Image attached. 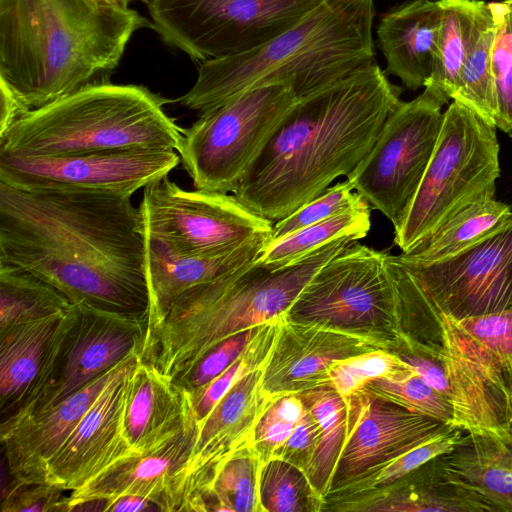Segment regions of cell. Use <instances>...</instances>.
<instances>
[{
    "label": "cell",
    "instance_id": "6da1fadb",
    "mask_svg": "<svg viewBox=\"0 0 512 512\" xmlns=\"http://www.w3.org/2000/svg\"><path fill=\"white\" fill-rule=\"evenodd\" d=\"M131 197L0 182V266L35 275L72 304L147 318L144 238Z\"/></svg>",
    "mask_w": 512,
    "mask_h": 512
},
{
    "label": "cell",
    "instance_id": "7a4b0ae2",
    "mask_svg": "<svg viewBox=\"0 0 512 512\" xmlns=\"http://www.w3.org/2000/svg\"><path fill=\"white\" fill-rule=\"evenodd\" d=\"M375 62L299 97L232 195L274 223L347 176L402 102Z\"/></svg>",
    "mask_w": 512,
    "mask_h": 512
},
{
    "label": "cell",
    "instance_id": "3957f363",
    "mask_svg": "<svg viewBox=\"0 0 512 512\" xmlns=\"http://www.w3.org/2000/svg\"><path fill=\"white\" fill-rule=\"evenodd\" d=\"M148 20L111 0H0V79L30 110L106 82Z\"/></svg>",
    "mask_w": 512,
    "mask_h": 512
},
{
    "label": "cell",
    "instance_id": "277c9868",
    "mask_svg": "<svg viewBox=\"0 0 512 512\" xmlns=\"http://www.w3.org/2000/svg\"><path fill=\"white\" fill-rule=\"evenodd\" d=\"M374 0H321L295 25L240 54L202 62L177 101L200 113L257 87L279 84L299 98L375 62Z\"/></svg>",
    "mask_w": 512,
    "mask_h": 512
},
{
    "label": "cell",
    "instance_id": "5b68a950",
    "mask_svg": "<svg viewBox=\"0 0 512 512\" xmlns=\"http://www.w3.org/2000/svg\"><path fill=\"white\" fill-rule=\"evenodd\" d=\"M350 243L338 240L281 267L258 258L189 289L146 332L140 358L175 382L226 338L283 318L315 273Z\"/></svg>",
    "mask_w": 512,
    "mask_h": 512
},
{
    "label": "cell",
    "instance_id": "8992f818",
    "mask_svg": "<svg viewBox=\"0 0 512 512\" xmlns=\"http://www.w3.org/2000/svg\"><path fill=\"white\" fill-rule=\"evenodd\" d=\"M147 87L108 81L28 111L0 136V152L59 157L126 149L177 150L183 128Z\"/></svg>",
    "mask_w": 512,
    "mask_h": 512
},
{
    "label": "cell",
    "instance_id": "52a82bcc",
    "mask_svg": "<svg viewBox=\"0 0 512 512\" xmlns=\"http://www.w3.org/2000/svg\"><path fill=\"white\" fill-rule=\"evenodd\" d=\"M495 126L454 100L402 228L394 243L413 248L468 204L494 196L500 175Z\"/></svg>",
    "mask_w": 512,
    "mask_h": 512
},
{
    "label": "cell",
    "instance_id": "ba28073f",
    "mask_svg": "<svg viewBox=\"0 0 512 512\" xmlns=\"http://www.w3.org/2000/svg\"><path fill=\"white\" fill-rule=\"evenodd\" d=\"M387 256L356 241L350 243L315 273L284 317L396 349L405 334Z\"/></svg>",
    "mask_w": 512,
    "mask_h": 512
},
{
    "label": "cell",
    "instance_id": "9c48e42d",
    "mask_svg": "<svg viewBox=\"0 0 512 512\" xmlns=\"http://www.w3.org/2000/svg\"><path fill=\"white\" fill-rule=\"evenodd\" d=\"M297 99L284 85H265L200 113L177 148L193 187L233 193Z\"/></svg>",
    "mask_w": 512,
    "mask_h": 512
},
{
    "label": "cell",
    "instance_id": "30bf717a",
    "mask_svg": "<svg viewBox=\"0 0 512 512\" xmlns=\"http://www.w3.org/2000/svg\"><path fill=\"white\" fill-rule=\"evenodd\" d=\"M401 102L383 124L371 150L346 177L354 190L392 223L403 226L435 150L447 93L433 83Z\"/></svg>",
    "mask_w": 512,
    "mask_h": 512
},
{
    "label": "cell",
    "instance_id": "8fae6325",
    "mask_svg": "<svg viewBox=\"0 0 512 512\" xmlns=\"http://www.w3.org/2000/svg\"><path fill=\"white\" fill-rule=\"evenodd\" d=\"M321 0H149L151 26L196 61L254 49L299 22Z\"/></svg>",
    "mask_w": 512,
    "mask_h": 512
},
{
    "label": "cell",
    "instance_id": "7c38bea8",
    "mask_svg": "<svg viewBox=\"0 0 512 512\" xmlns=\"http://www.w3.org/2000/svg\"><path fill=\"white\" fill-rule=\"evenodd\" d=\"M137 209L142 234L182 255L223 251L273 229L232 194L188 191L168 178L144 188Z\"/></svg>",
    "mask_w": 512,
    "mask_h": 512
},
{
    "label": "cell",
    "instance_id": "4fadbf2b",
    "mask_svg": "<svg viewBox=\"0 0 512 512\" xmlns=\"http://www.w3.org/2000/svg\"><path fill=\"white\" fill-rule=\"evenodd\" d=\"M146 326V316L73 304L43 388L5 419L49 408L114 368L132 352H141Z\"/></svg>",
    "mask_w": 512,
    "mask_h": 512
},
{
    "label": "cell",
    "instance_id": "5bb4252c",
    "mask_svg": "<svg viewBox=\"0 0 512 512\" xmlns=\"http://www.w3.org/2000/svg\"><path fill=\"white\" fill-rule=\"evenodd\" d=\"M180 163L175 150L126 149L59 157L0 152V182L27 191L92 192L132 196Z\"/></svg>",
    "mask_w": 512,
    "mask_h": 512
},
{
    "label": "cell",
    "instance_id": "9a60e30c",
    "mask_svg": "<svg viewBox=\"0 0 512 512\" xmlns=\"http://www.w3.org/2000/svg\"><path fill=\"white\" fill-rule=\"evenodd\" d=\"M346 402V438L325 500L356 492L385 465L446 425L364 389Z\"/></svg>",
    "mask_w": 512,
    "mask_h": 512
},
{
    "label": "cell",
    "instance_id": "2e32d148",
    "mask_svg": "<svg viewBox=\"0 0 512 512\" xmlns=\"http://www.w3.org/2000/svg\"><path fill=\"white\" fill-rule=\"evenodd\" d=\"M436 319L450 389L449 426L468 435L512 443L505 423L507 385L501 364L454 316L437 306Z\"/></svg>",
    "mask_w": 512,
    "mask_h": 512
},
{
    "label": "cell",
    "instance_id": "e0dca14e",
    "mask_svg": "<svg viewBox=\"0 0 512 512\" xmlns=\"http://www.w3.org/2000/svg\"><path fill=\"white\" fill-rule=\"evenodd\" d=\"M398 260L436 306L456 319L512 307V224L444 261L419 265Z\"/></svg>",
    "mask_w": 512,
    "mask_h": 512
},
{
    "label": "cell",
    "instance_id": "ac0fdd59",
    "mask_svg": "<svg viewBox=\"0 0 512 512\" xmlns=\"http://www.w3.org/2000/svg\"><path fill=\"white\" fill-rule=\"evenodd\" d=\"M264 368L238 381L201 422L190 457L179 474L175 511L200 512L202 495L237 450L251 443L260 417L273 401L264 392Z\"/></svg>",
    "mask_w": 512,
    "mask_h": 512
},
{
    "label": "cell",
    "instance_id": "d6986e66",
    "mask_svg": "<svg viewBox=\"0 0 512 512\" xmlns=\"http://www.w3.org/2000/svg\"><path fill=\"white\" fill-rule=\"evenodd\" d=\"M132 352L48 462L47 483L74 491L114 463L137 455L122 434L128 372L140 358Z\"/></svg>",
    "mask_w": 512,
    "mask_h": 512
},
{
    "label": "cell",
    "instance_id": "ffe728a7",
    "mask_svg": "<svg viewBox=\"0 0 512 512\" xmlns=\"http://www.w3.org/2000/svg\"><path fill=\"white\" fill-rule=\"evenodd\" d=\"M380 348L385 349L360 336L283 317L263 370V390L275 400L284 395L330 386L329 372L336 363Z\"/></svg>",
    "mask_w": 512,
    "mask_h": 512
},
{
    "label": "cell",
    "instance_id": "44dd1931",
    "mask_svg": "<svg viewBox=\"0 0 512 512\" xmlns=\"http://www.w3.org/2000/svg\"><path fill=\"white\" fill-rule=\"evenodd\" d=\"M126 358L49 408L23 417L1 420L0 439L11 479L21 483H47L48 462L118 373Z\"/></svg>",
    "mask_w": 512,
    "mask_h": 512
},
{
    "label": "cell",
    "instance_id": "7402d4cb",
    "mask_svg": "<svg viewBox=\"0 0 512 512\" xmlns=\"http://www.w3.org/2000/svg\"><path fill=\"white\" fill-rule=\"evenodd\" d=\"M194 419L180 434L158 450L122 459L71 491L61 501L62 512L79 503L133 495L154 502L160 511H174L175 488L197 437Z\"/></svg>",
    "mask_w": 512,
    "mask_h": 512
},
{
    "label": "cell",
    "instance_id": "603a6c76",
    "mask_svg": "<svg viewBox=\"0 0 512 512\" xmlns=\"http://www.w3.org/2000/svg\"><path fill=\"white\" fill-rule=\"evenodd\" d=\"M194 419L190 393L139 358L126 376L122 413V434L131 450H158Z\"/></svg>",
    "mask_w": 512,
    "mask_h": 512
},
{
    "label": "cell",
    "instance_id": "cb8c5ba5",
    "mask_svg": "<svg viewBox=\"0 0 512 512\" xmlns=\"http://www.w3.org/2000/svg\"><path fill=\"white\" fill-rule=\"evenodd\" d=\"M144 273L148 289L146 332L160 321L170 305L189 289L215 280L257 260L271 241L260 235L229 249L182 255L143 235Z\"/></svg>",
    "mask_w": 512,
    "mask_h": 512
},
{
    "label": "cell",
    "instance_id": "d4e9b609",
    "mask_svg": "<svg viewBox=\"0 0 512 512\" xmlns=\"http://www.w3.org/2000/svg\"><path fill=\"white\" fill-rule=\"evenodd\" d=\"M69 311L0 331L1 420L14 414L43 388Z\"/></svg>",
    "mask_w": 512,
    "mask_h": 512
},
{
    "label": "cell",
    "instance_id": "484cf974",
    "mask_svg": "<svg viewBox=\"0 0 512 512\" xmlns=\"http://www.w3.org/2000/svg\"><path fill=\"white\" fill-rule=\"evenodd\" d=\"M441 6L433 0H408L382 14L376 28L385 72L409 90L423 87L437 59Z\"/></svg>",
    "mask_w": 512,
    "mask_h": 512
},
{
    "label": "cell",
    "instance_id": "4316f807",
    "mask_svg": "<svg viewBox=\"0 0 512 512\" xmlns=\"http://www.w3.org/2000/svg\"><path fill=\"white\" fill-rule=\"evenodd\" d=\"M324 511L493 512L448 480L434 460L387 486L327 499Z\"/></svg>",
    "mask_w": 512,
    "mask_h": 512
},
{
    "label": "cell",
    "instance_id": "83f0119b",
    "mask_svg": "<svg viewBox=\"0 0 512 512\" xmlns=\"http://www.w3.org/2000/svg\"><path fill=\"white\" fill-rule=\"evenodd\" d=\"M433 460L448 480L493 512H512V443L467 434L453 451Z\"/></svg>",
    "mask_w": 512,
    "mask_h": 512
},
{
    "label": "cell",
    "instance_id": "f1b7e54d",
    "mask_svg": "<svg viewBox=\"0 0 512 512\" xmlns=\"http://www.w3.org/2000/svg\"><path fill=\"white\" fill-rule=\"evenodd\" d=\"M512 224L511 208L491 196L461 209L430 235L397 257L407 263L427 265L447 260Z\"/></svg>",
    "mask_w": 512,
    "mask_h": 512
},
{
    "label": "cell",
    "instance_id": "f546056e",
    "mask_svg": "<svg viewBox=\"0 0 512 512\" xmlns=\"http://www.w3.org/2000/svg\"><path fill=\"white\" fill-rule=\"evenodd\" d=\"M438 2L442 13L438 53L426 83L436 84L452 99L460 71L492 13L489 4L482 0Z\"/></svg>",
    "mask_w": 512,
    "mask_h": 512
},
{
    "label": "cell",
    "instance_id": "4dcf8cb0",
    "mask_svg": "<svg viewBox=\"0 0 512 512\" xmlns=\"http://www.w3.org/2000/svg\"><path fill=\"white\" fill-rule=\"evenodd\" d=\"M370 227V206L366 203L269 242L259 260L286 266L338 240L362 239Z\"/></svg>",
    "mask_w": 512,
    "mask_h": 512
},
{
    "label": "cell",
    "instance_id": "1f68e13d",
    "mask_svg": "<svg viewBox=\"0 0 512 512\" xmlns=\"http://www.w3.org/2000/svg\"><path fill=\"white\" fill-rule=\"evenodd\" d=\"M297 395L320 426L319 443L306 474L315 490L326 499L346 438L347 402L329 385Z\"/></svg>",
    "mask_w": 512,
    "mask_h": 512
},
{
    "label": "cell",
    "instance_id": "d6a6232c",
    "mask_svg": "<svg viewBox=\"0 0 512 512\" xmlns=\"http://www.w3.org/2000/svg\"><path fill=\"white\" fill-rule=\"evenodd\" d=\"M72 305L61 292L35 275L0 266V331L64 315Z\"/></svg>",
    "mask_w": 512,
    "mask_h": 512
},
{
    "label": "cell",
    "instance_id": "836d02e7",
    "mask_svg": "<svg viewBox=\"0 0 512 512\" xmlns=\"http://www.w3.org/2000/svg\"><path fill=\"white\" fill-rule=\"evenodd\" d=\"M262 465L251 443L233 453L202 495L200 512H262L259 498Z\"/></svg>",
    "mask_w": 512,
    "mask_h": 512
},
{
    "label": "cell",
    "instance_id": "e575fe53",
    "mask_svg": "<svg viewBox=\"0 0 512 512\" xmlns=\"http://www.w3.org/2000/svg\"><path fill=\"white\" fill-rule=\"evenodd\" d=\"M262 512H321L325 498L313 487L306 472L279 458L264 462L259 480Z\"/></svg>",
    "mask_w": 512,
    "mask_h": 512
},
{
    "label": "cell",
    "instance_id": "d590c367",
    "mask_svg": "<svg viewBox=\"0 0 512 512\" xmlns=\"http://www.w3.org/2000/svg\"><path fill=\"white\" fill-rule=\"evenodd\" d=\"M494 33L492 16L460 71L452 99L475 110L495 126L497 102L491 70V48Z\"/></svg>",
    "mask_w": 512,
    "mask_h": 512
},
{
    "label": "cell",
    "instance_id": "8d00e7d4",
    "mask_svg": "<svg viewBox=\"0 0 512 512\" xmlns=\"http://www.w3.org/2000/svg\"><path fill=\"white\" fill-rule=\"evenodd\" d=\"M282 319L263 324L245 351L233 364L211 382L190 393L193 412L198 423L205 419L238 381L251 372L266 366Z\"/></svg>",
    "mask_w": 512,
    "mask_h": 512
},
{
    "label": "cell",
    "instance_id": "74e56055",
    "mask_svg": "<svg viewBox=\"0 0 512 512\" xmlns=\"http://www.w3.org/2000/svg\"><path fill=\"white\" fill-rule=\"evenodd\" d=\"M362 389L409 411L449 425L452 418L450 400L437 392L411 369L374 379Z\"/></svg>",
    "mask_w": 512,
    "mask_h": 512
},
{
    "label": "cell",
    "instance_id": "f35d334b",
    "mask_svg": "<svg viewBox=\"0 0 512 512\" xmlns=\"http://www.w3.org/2000/svg\"><path fill=\"white\" fill-rule=\"evenodd\" d=\"M495 33L491 48L497 116L495 126L512 132V0L488 3Z\"/></svg>",
    "mask_w": 512,
    "mask_h": 512
},
{
    "label": "cell",
    "instance_id": "ab89813d",
    "mask_svg": "<svg viewBox=\"0 0 512 512\" xmlns=\"http://www.w3.org/2000/svg\"><path fill=\"white\" fill-rule=\"evenodd\" d=\"M409 369L393 351L380 348L336 363L329 372L330 386L346 399L374 379Z\"/></svg>",
    "mask_w": 512,
    "mask_h": 512
},
{
    "label": "cell",
    "instance_id": "60d3db41",
    "mask_svg": "<svg viewBox=\"0 0 512 512\" xmlns=\"http://www.w3.org/2000/svg\"><path fill=\"white\" fill-rule=\"evenodd\" d=\"M466 435L458 428L445 425L423 442L385 465L353 493L381 488L401 479L429 461L453 451Z\"/></svg>",
    "mask_w": 512,
    "mask_h": 512
},
{
    "label": "cell",
    "instance_id": "b9f144b4",
    "mask_svg": "<svg viewBox=\"0 0 512 512\" xmlns=\"http://www.w3.org/2000/svg\"><path fill=\"white\" fill-rule=\"evenodd\" d=\"M353 190L354 187L348 179L330 186L320 196L275 222L271 233V241L283 238L338 213L368 203L358 192Z\"/></svg>",
    "mask_w": 512,
    "mask_h": 512
},
{
    "label": "cell",
    "instance_id": "7bdbcfd3",
    "mask_svg": "<svg viewBox=\"0 0 512 512\" xmlns=\"http://www.w3.org/2000/svg\"><path fill=\"white\" fill-rule=\"evenodd\" d=\"M305 410L297 394L284 395L269 404L257 422L251 439V445L263 463L271 459L286 442Z\"/></svg>",
    "mask_w": 512,
    "mask_h": 512
},
{
    "label": "cell",
    "instance_id": "ee69618b",
    "mask_svg": "<svg viewBox=\"0 0 512 512\" xmlns=\"http://www.w3.org/2000/svg\"><path fill=\"white\" fill-rule=\"evenodd\" d=\"M262 325L241 331L221 341L204 354L192 369L175 383L189 393L202 388L241 356Z\"/></svg>",
    "mask_w": 512,
    "mask_h": 512
},
{
    "label": "cell",
    "instance_id": "f6af8a7d",
    "mask_svg": "<svg viewBox=\"0 0 512 512\" xmlns=\"http://www.w3.org/2000/svg\"><path fill=\"white\" fill-rule=\"evenodd\" d=\"M457 320L475 340L493 354L505 374L512 369V307Z\"/></svg>",
    "mask_w": 512,
    "mask_h": 512
},
{
    "label": "cell",
    "instance_id": "bcb514c9",
    "mask_svg": "<svg viewBox=\"0 0 512 512\" xmlns=\"http://www.w3.org/2000/svg\"><path fill=\"white\" fill-rule=\"evenodd\" d=\"M63 492L49 483H21L11 479L2 489L1 511H60Z\"/></svg>",
    "mask_w": 512,
    "mask_h": 512
},
{
    "label": "cell",
    "instance_id": "7dc6e473",
    "mask_svg": "<svg viewBox=\"0 0 512 512\" xmlns=\"http://www.w3.org/2000/svg\"><path fill=\"white\" fill-rule=\"evenodd\" d=\"M320 439V426L306 408L301 420L272 458L285 460L306 472Z\"/></svg>",
    "mask_w": 512,
    "mask_h": 512
},
{
    "label": "cell",
    "instance_id": "c3c4849f",
    "mask_svg": "<svg viewBox=\"0 0 512 512\" xmlns=\"http://www.w3.org/2000/svg\"><path fill=\"white\" fill-rule=\"evenodd\" d=\"M28 111L11 87L0 79V136Z\"/></svg>",
    "mask_w": 512,
    "mask_h": 512
},
{
    "label": "cell",
    "instance_id": "681fc988",
    "mask_svg": "<svg viewBox=\"0 0 512 512\" xmlns=\"http://www.w3.org/2000/svg\"><path fill=\"white\" fill-rule=\"evenodd\" d=\"M507 385V399L505 408V423L512 434V369L505 374Z\"/></svg>",
    "mask_w": 512,
    "mask_h": 512
},
{
    "label": "cell",
    "instance_id": "f907efd6",
    "mask_svg": "<svg viewBox=\"0 0 512 512\" xmlns=\"http://www.w3.org/2000/svg\"><path fill=\"white\" fill-rule=\"evenodd\" d=\"M111 1H114V2H117V3H121V4H124V5H128L130 2H132L134 0H111ZM142 1H146V0H142Z\"/></svg>",
    "mask_w": 512,
    "mask_h": 512
},
{
    "label": "cell",
    "instance_id": "816d5d0a",
    "mask_svg": "<svg viewBox=\"0 0 512 512\" xmlns=\"http://www.w3.org/2000/svg\"><path fill=\"white\" fill-rule=\"evenodd\" d=\"M510 137L512 138V132L509 133Z\"/></svg>",
    "mask_w": 512,
    "mask_h": 512
}]
</instances>
